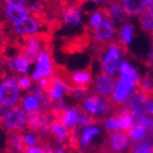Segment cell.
<instances>
[{
    "mask_svg": "<svg viewBox=\"0 0 153 153\" xmlns=\"http://www.w3.org/2000/svg\"><path fill=\"white\" fill-rule=\"evenodd\" d=\"M133 116V126H139V128H145L148 130L150 118L146 115V112H132Z\"/></svg>",
    "mask_w": 153,
    "mask_h": 153,
    "instance_id": "23",
    "label": "cell"
},
{
    "mask_svg": "<svg viewBox=\"0 0 153 153\" xmlns=\"http://www.w3.org/2000/svg\"><path fill=\"white\" fill-rule=\"evenodd\" d=\"M116 82H117L114 78V76L102 72V73H100L95 76L94 80L92 82L93 84V91L99 97L110 99L112 95V92H114V89H115Z\"/></svg>",
    "mask_w": 153,
    "mask_h": 153,
    "instance_id": "6",
    "label": "cell"
},
{
    "mask_svg": "<svg viewBox=\"0 0 153 153\" xmlns=\"http://www.w3.org/2000/svg\"><path fill=\"white\" fill-rule=\"evenodd\" d=\"M145 112H148L149 115L153 116V101L149 100L145 105Z\"/></svg>",
    "mask_w": 153,
    "mask_h": 153,
    "instance_id": "33",
    "label": "cell"
},
{
    "mask_svg": "<svg viewBox=\"0 0 153 153\" xmlns=\"http://www.w3.org/2000/svg\"><path fill=\"white\" fill-rule=\"evenodd\" d=\"M149 100H151L150 95L137 87V89L133 91L128 97L126 102V108L131 112H145V105Z\"/></svg>",
    "mask_w": 153,
    "mask_h": 153,
    "instance_id": "12",
    "label": "cell"
},
{
    "mask_svg": "<svg viewBox=\"0 0 153 153\" xmlns=\"http://www.w3.org/2000/svg\"><path fill=\"white\" fill-rule=\"evenodd\" d=\"M5 5H24L27 0H2Z\"/></svg>",
    "mask_w": 153,
    "mask_h": 153,
    "instance_id": "32",
    "label": "cell"
},
{
    "mask_svg": "<svg viewBox=\"0 0 153 153\" xmlns=\"http://www.w3.org/2000/svg\"><path fill=\"white\" fill-rule=\"evenodd\" d=\"M82 108L93 117L103 118L112 111V102L107 97L99 95H88L82 101Z\"/></svg>",
    "mask_w": 153,
    "mask_h": 153,
    "instance_id": "3",
    "label": "cell"
},
{
    "mask_svg": "<svg viewBox=\"0 0 153 153\" xmlns=\"http://www.w3.org/2000/svg\"><path fill=\"white\" fill-rule=\"evenodd\" d=\"M131 153H153V147L147 143H133L130 149Z\"/></svg>",
    "mask_w": 153,
    "mask_h": 153,
    "instance_id": "25",
    "label": "cell"
},
{
    "mask_svg": "<svg viewBox=\"0 0 153 153\" xmlns=\"http://www.w3.org/2000/svg\"><path fill=\"white\" fill-rule=\"evenodd\" d=\"M9 147L13 153H23L26 148L24 143L23 134L18 132L10 133L9 135Z\"/></svg>",
    "mask_w": 153,
    "mask_h": 153,
    "instance_id": "19",
    "label": "cell"
},
{
    "mask_svg": "<svg viewBox=\"0 0 153 153\" xmlns=\"http://www.w3.org/2000/svg\"><path fill=\"white\" fill-rule=\"evenodd\" d=\"M92 30H93V36L95 38V41L97 43L102 44V45L109 43L110 40L115 36L116 33L115 25L107 16H105L104 21L102 22V24L99 27L92 29Z\"/></svg>",
    "mask_w": 153,
    "mask_h": 153,
    "instance_id": "9",
    "label": "cell"
},
{
    "mask_svg": "<svg viewBox=\"0 0 153 153\" xmlns=\"http://www.w3.org/2000/svg\"><path fill=\"white\" fill-rule=\"evenodd\" d=\"M38 1H40V2H42L43 4H51V3L55 2L56 0H38Z\"/></svg>",
    "mask_w": 153,
    "mask_h": 153,
    "instance_id": "35",
    "label": "cell"
},
{
    "mask_svg": "<svg viewBox=\"0 0 153 153\" xmlns=\"http://www.w3.org/2000/svg\"><path fill=\"white\" fill-rule=\"evenodd\" d=\"M44 149L43 147H27V148L24 149L23 153H43Z\"/></svg>",
    "mask_w": 153,
    "mask_h": 153,
    "instance_id": "31",
    "label": "cell"
},
{
    "mask_svg": "<svg viewBox=\"0 0 153 153\" xmlns=\"http://www.w3.org/2000/svg\"><path fill=\"white\" fill-rule=\"evenodd\" d=\"M17 82H18V87L23 90H29L32 88V80L28 76H25V75L19 77L17 79Z\"/></svg>",
    "mask_w": 153,
    "mask_h": 153,
    "instance_id": "29",
    "label": "cell"
},
{
    "mask_svg": "<svg viewBox=\"0 0 153 153\" xmlns=\"http://www.w3.org/2000/svg\"><path fill=\"white\" fill-rule=\"evenodd\" d=\"M133 36H134V31H133V26L131 24L126 23L121 27L120 29V38L118 40V43L125 47L126 45L132 42Z\"/></svg>",
    "mask_w": 153,
    "mask_h": 153,
    "instance_id": "21",
    "label": "cell"
},
{
    "mask_svg": "<svg viewBox=\"0 0 153 153\" xmlns=\"http://www.w3.org/2000/svg\"><path fill=\"white\" fill-rule=\"evenodd\" d=\"M4 15L10 23H12L13 25H17L29 17L30 12L28 8H25L24 5H5Z\"/></svg>",
    "mask_w": 153,
    "mask_h": 153,
    "instance_id": "13",
    "label": "cell"
},
{
    "mask_svg": "<svg viewBox=\"0 0 153 153\" xmlns=\"http://www.w3.org/2000/svg\"><path fill=\"white\" fill-rule=\"evenodd\" d=\"M153 5V0H122L124 12L131 16L139 15L147 8Z\"/></svg>",
    "mask_w": 153,
    "mask_h": 153,
    "instance_id": "14",
    "label": "cell"
},
{
    "mask_svg": "<svg viewBox=\"0 0 153 153\" xmlns=\"http://www.w3.org/2000/svg\"><path fill=\"white\" fill-rule=\"evenodd\" d=\"M3 126L9 131V133H21L26 130L28 128L26 110L23 107H18V106L10 109L3 121Z\"/></svg>",
    "mask_w": 153,
    "mask_h": 153,
    "instance_id": "4",
    "label": "cell"
},
{
    "mask_svg": "<svg viewBox=\"0 0 153 153\" xmlns=\"http://www.w3.org/2000/svg\"><path fill=\"white\" fill-rule=\"evenodd\" d=\"M118 119V128H120L122 132H128L133 126V116L132 112L125 107L123 111H121L117 116Z\"/></svg>",
    "mask_w": 153,
    "mask_h": 153,
    "instance_id": "20",
    "label": "cell"
},
{
    "mask_svg": "<svg viewBox=\"0 0 153 153\" xmlns=\"http://www.w3.org/2000/svg\"><path fill=\"white\" fill-rule=\"evenodd\" d=\"M9 112V107H7L4 104L0 102V125H3V121H4L5 117Z\"/></svg>",
    "mask_w": 153,
    "mask_h": 153,
    "instance_id": "30",
    "label": "cell"
},
{
    "mask_svg": "<svg viewBox=\"0 0 153 153\" xmlns=\"http://www.w3.org/2000/svg\"><path fill=\"white\" fill-rule=\"evenodd\" d=\"M104 126L106 128V131L108 132V134H112L115 133L116 130L118 128V119L117 116H112V117H109L107 119H105L104 121Z\"/></svg>",
    "mask_w": 153,
    "mask_h": 153,
    "instance_id": "28",
    "label": "cell"
},
{
    "mask_svg": "<svg viewBox=\"0 0 153 153\" xmlns=\"http://www.w3.org/2000/svg\"><path fill=\"white\" fill-rule=\"evenodd\" d=\"M55 118L59 119L65 126L73 130L76 128V126L78 125V120H79V109L78 107H70L65 108L62 111L58 112Z\"/></svg>",
    "mask_w": 153,
    "mask_h": 153,
    "instance_id": "15",
    "label": "cell"
},
{
    "mask_svg": "<svg viewBox=\"0 0 153 153\" xmlns=\"http://www.w3.org/2000/svg\"><path fill=\"white\" fill-rule=\"evenodd\" d=\"M104 14L111 22L116 24H122L126 21L128 14L124 12L122 7V0H109L106 1V4L102 8Z\"/></svg>",
    "mask_w": 153,
    "mask_h": 153,
    "instance_id": "7",
    "label": "cell"
},
{
    "mask_svg": "<svg viewBox=\"0 0 153 153\" xmlns=\"http://www.w3.org/2000/svg\"><path fill=\"white\" fill-rule=\"evenodd\" d=\"M139 22L143 31L153 36V5L150 8H147L141 13Z\"/></svg>",
    "mask_w": 153,
    "mask_h": 153,
    "instance_id": "18",
    "label": "cell"
},
{
    "mask_svg": "<svg viewBox=\"0 0 153 153\" xmlns=\"http://www.w3.org/2000/svg\"><path fill=\"white\" fill-rule=\"evenodd\" d=\"M147 128H139V126H132L128 130V137L133 140H140L145 137L146 133H147Z\"/></svg>",
    "mask_w": 153,
    "mask_h": 153,
    "instance_id": "26",
    "label": "cell"
},
{
    "mask_svg": "<svg viewBox=\"0 0 153 153\" xmlns=\"http://www.w3.org/2000/svg\"><path fill=\"white\" fill-rule=\"evenodd\" d=\"M40 138H41V136L36 135L34 133H28V134L23 135L25 147H36V146H38L40 143Z\"/></svg>",
    "mask_w": 153,
    "mask_h": 153,
    "instance_id": "27",
    "label": "cell"
},
{
    "mask_svg": "<svg viewBox=\"0 0 153 153\" xmlns=\"http://www.w3.org/2000/svg\"><path fill=\"white\" fill-rule=\"evenodd\" d=\"M22 100L21 88L13 75H7L0 82V102L7 107H16Z\"/></svg>",
    "mask_w": 153,
    "mask_h": 153,
    "instance_id": "1",
    "label": "cell"
},
{
    "mask_svg": "<svg viewBox=\"0 0 153 153\" xmlns=\"http://www.w3.org/2000/svg\"><path fill=\"white\" fill-rule=\"evenodd\" d=\"M36 71L38 72L42 78H48L51 77L55 73V66L53 63V59H51V53L47 49V47L41 51L40 56L38 57L36 60Z\"/></svg>",
    "mask_w": 153,
    "mask_h": 153,
    "instance_id": "10",
    "label": "cell"
},
{
    "mask_svg": "<svg viewBox=\"0 0 153 153\" xmlns=\"http://www.w3.org/2000/svg\"><path fill=\"white\" fill-rule=\"evenodd\" d=\"M45 34L39 33L36 36H26L24 39V43L21 44V55L29 62L34 63L38 60V57L40 56L41 51H43V43H47V40L45 39Z\"/></svg>",
    "mask_w": 153,
    "mask_h": 153,
    "instance_id": "2",
    "label": "cell"
},
{
    "mask_svg": "<svg viewBox=\"0 0 153 153\" xmlns=\"http://www.w3.org/2000/svg\"><path fill=\"white\" fill-rule=\"evenodd\" d=\"M54 153H69V149L65 146H61V147H58L57 149H55Z\"/></svg>",
    "mask_w": 153,
    "mask_h": 153,
    "instance_id": "34",
    "label": "cell"
},
{
    "mask_svg": "<svg viewBox=\"0 0 153 153\" xmlns=\"http://www.w3.org/2000/svg\"><path fill=\"white\" fill-rule=\"evenodd\" d=\"M44 24H45V22L30 15L29 17L26 18L23 23L13 25L12 30L16 36H22V38L36 36V34H39V31H40L41 27H43Z\"/></svg>",
    "mask_w": 153,
    "mask_h": 153,
    "instance_id": "5",
    "label": "cell"
},
{
    "mask_svg": "<svg viewBox=\"0 0 153 153\" xmlns=\"http://www.w3.org/2000/svg\"><path fill=\"white\" fill-rule=\"evenodd\" d=\"M22 106H23L24 109L29 112L36 111V110H39L40 107H41L39 100L36 99V95H33L31 92L28 93L25 97H23V100H22Z\"/></svg>",
    "mask_w": 153,
    "mask_h": 153,
    "instance_id": "22",
    "label": "cell"
},
{
    "mask_svg": "<svg viewBox=\"0 0 153 153\" xmlns=\"http://www.w3.org/2000/svg\"><path fill=\"white\" fill-rule=\"evenodd\" d=\"M92 2L97 3V4H101V3H104L106 2V0H91Z\"/></svg>",
    "mask_w": 153,
    "mask_h": 153,
    "instance_id": "36",
    "label": "cell"
},
{
    "mask_svg": "<svg viewBox=\"0 0 153 153\" xmlns=\"http://www.w3.org/2000/svg\"><path fill=\"white\" fill-rule=\"evenodd\" d=\"M100 133H101V128L97 124H90L87 125V126H84V128L82 130V133H80V136H79L80 146L84 147V148L88 147L92 139L95 136L99 135Z\"/></svg>",
    "mask_w": 153,
    "mask_h": 153,
    "instance_id": "17",
    "label": "cell"
},
{
    "mask_svg": "<svg viewBox=\"0 0 153 153\" xmlns=\"http://www.w3.org/2000/svg\"><path fill=\"white\" fill-rule=\"evenodd\" d=\"M61 14V19L66 26L70 27H75L82 23V14L79 9L78 3H71V4H65L60 8L59 10Z\"/></svg>",
    "mask_w": 153,
    "mask_h": 153,
    "instance_id": "8",
    "label": "cell"
},
{
    "mask_svg": "<svg viewBox=\"0 0 153 153\" xmlns=\"http://www.w3.org/2000/svg\"><path fill=\"white\" fill-rule=\"evenodd\" d=\"M105 16H106V15L104 14V11L102 10V8L100 9V10H97V11L92 12L91 15H90V18H89L90 27H91L92 29H94V28H97V27H99V26L102 24V22L104 21Z\"/></svg>",
    "mask_w": 153,
    "mask_h": 153,
    "instance_id": "24",
    "label": "cell"
},
{
    "mask_svg": "<svg viewBox=\"0 0 153 153\" xmlns=\"http://www.w3.org/2000/svg\"><path fill=\"white\" fill-rule=\"evenodd\" d=\"M130 143V137L125 132H117L112 133L109 135V147L115 152H121L128 147Z\"/></svg>",
    "mask_w": 153,
    "mask_h": 153,
    "instance_id": "16",
    "label": "cell"
},
{
    "mask_svg": "<svg viewBox=\"0 0 153 153\" xmlns=\"http://www.w3.org/2000/svg\"><path fill=\"white\" fill-rule=\"evenodd\" d=\"M49 133L53 136H55L59 146H65V147L69 146L72 130L65 126L59 119L55 118L54 120L51 121V125H49Z\"/></svg>",
    "mask_w": 153,
    "mask_h": 153,
    "instance_id": "11",
    "label": "cell"
}]
</instances>
